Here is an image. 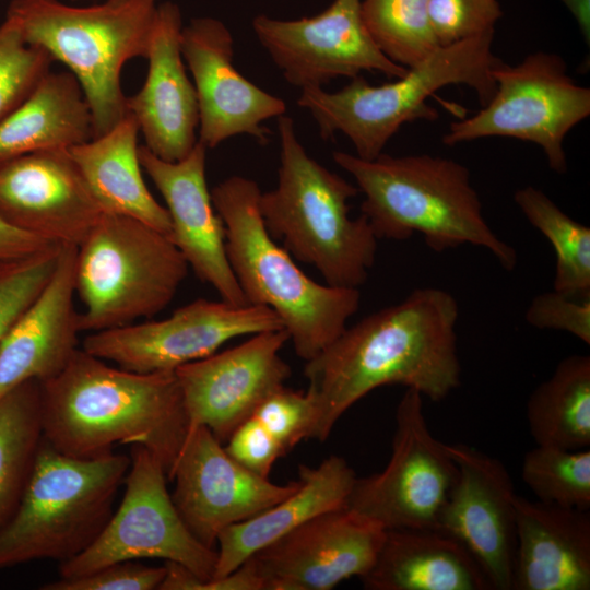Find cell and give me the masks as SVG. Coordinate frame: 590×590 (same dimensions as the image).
Wrapping results in <instances>:
<instances>
[{
  "instance_id": "6da1fadb",
  "label": "cell",
  "mask_w": 590,
  "mask_h": 590,
  "mask_svg": "<svg viewBox=\"0 0 590 590\" xmlns=\"http://www.w3.org/2000/svg\"><path fill=\"white\" fill-rule=\"evenodd\" d=\"M458 316L449 292L423 287L345 328L304 367L315 405L309 438L324 441L354 403L382 386L445 399L460 385Z\"/></svg>"
},
{
  "instance_id": "7a4b0ae2",
  "label": "cell",
  "mask_w": 590,
  "mask_h": 590,
  "mask_svg": "<svg viewBox=\"0 0 590 590\" xmlns=\"http://www.w3.org/2000/svg\"><path fill=\"white\" fill-rule=\"evenodd\" d=\"M43 438L73 458H96L115 445L143 446L167 479L189 430L175 371L135 373L78 349L40 382Z\"/></svg>"
},
{
  "instance_id": "3957f363",
  "label": "cell",
  "mask_w": 590,
  "mask_h": 590,
  "mask_svg": "<svg viewBox=\"0 0 590 590\" xmlns=\"http://www.w3.org/2000/svg\"><path fill=\"white\" fill-rule=\"evenodd\" d=\"M332 157L363 192L361 211L378 239L420 233L436 252L469 244L491 251L506 270L516 267V250L484 219L464 165L428 154L364 160L334 151Z\"/></svg>"
},
{
  "instance_id": "277c9868",
  "label": "cell",
  "mask_w": 590,
  "mask_h": 590,
  "mask_svg": "<svg viewBox=\"0 0 590 590\" xmlns=\"http://www.w3.org/2000/svg\"><path fill=\"white\" fill-rule=\"evenodd\" d=\"M260 193L255 180L235 175L219 182L211 198L225 226L229 266L247 302L279 316L296 355L306 362L344 331L359 307L361 293L306 275L267 231Z\"/></svg>"
},
{
  "instance_id": "5b68a950",
  "label": "cell",
  "mask_w": 590,
  "mask_h": 590,
  "mask_svg": "<svg viewBox=\"0 0 590 590\" xmlns=\"http://www.w3.org/2000/svg\"><path fill=\"white\" fill-rule=\"evenodd\" d=\"M276 187L261 192L259 211L272 238L296 260L312 266L326 284L358 288L373 268L378 238L367 219L350 216L358 188L310 157L288 116L278 118Z\"/></svg>"
},
{
  "instance_id": "8992f818",
  "label": "cell",
  "mask_w": 590,
  "mask_h": 590,
  "mask_svg": "<svg viewBox=\"0 0 590 590\" xmlns=\"http://www.w3.org/2000/svg\"><path fill=\"white\" fill-rule=\"evenodd\" d=\"M160 2L105 0L80 7L60 0H12L5 17L27 44L64 63L76 78L97 138L128 113L121 71L133 58L146 59Z\"/></svg>"
},
{
  "instance_id": "52a82bcc",
  "label": "cell",
  "mask_w": 590,
  "mask_h": 590,
  "mask_svg": "<svg viewBox=\"0 0 590 590\" xmlns=\"http://www.w3.org/2000/svg\"><path fill=\"white\" fill-rule=\"evenodd\" d=\"M493 38L494 32H489L439 46L401 78L382 85H371L357 75L335 92L302 88L297 104L311 114L322 139L341 132L352 142L355 155L376 158L402 125L438 117L426 104L437 90L464 84L482 106L491 101L496 87L492 70L500 61L492 51Z\"/></svg>"
},
{
  "instance_id": "ba28073f",
  "label": "cell",
  "mask_w": 590,
  "mask_h": 590,
  "mask_svg": "<svg viewBox=\"0 0 590 590\" xmlns=\"http://www.w3.org/2000/svg\"><path fill=\"white\" fill-rule=\"evenodd\" d=\"M131 463L126 455L73 458L44 438L22 500L0 532V569L36 559L67 562L102 533Z\"/></svg>"
},
{
  "instance_id": "9c48e42d",
  "label": "cell",
  "mask_w": 590,
  "mask_h": 590,
  "mask_svg": "<svg viewBox=\"0 0 590 590\" xmlns=\"http://www.w3.org/2000/svg\"><path fill=\"white\" fill-rule=\"evenodd\" d=\"M168 236L130 216L103 212L76 247L81 331L97 332L165 309L188 273Z\"/></svg>"
},
{
  "instance_id": "30bf717a",
  "label": "cell",
  "mask_w": 590,
  "mask_h": 590,
  "mask_svg": "<svg viewBox=\"0 0 590 590\" xmlns=\"http://www.w3.org/2000/svg\"><path fill=\"white\" fill-rule=\"evenodd\" d=\"M495 93L470 118L452 122L444 135L445 145L504 137L539 145L548 166L557 174L567 170L564 140L590 115V90L567 73L564 59L536 51L520 63L502 60L493 68Z\"/></svg>"
},
{
  "instance_id": "8fae6325",
  "label": "cell",
  "mask_w": 590,
  "mask_h": 590,
  "mask_svg": "<svg viewBox=\"0 0 590 590\" xmlns=\"http://www.w3.org/2000/svg\"><path fill=\"white\" fill-rule=\"evenodd\" d=\"M130 459L118 509L84 552L60 563V578L84 576L118 562L158 558L210 580L216 551L199 542L180 518L167 491L163 464L139 445L132 446Z\"/></svg>"
},
{
  "instance_id": "7c38bea8",
  "label": "cell",
  "mask_w": 590,
  "mask_h": 590,
  "mask_svg": "<svg viewBox=\"0 0 590 590\" xmlns=\"http://www.w3.org/2000/svg\"><path fill=\"white\" fill-rule=\"evenodd\" d=\"M457 479L458 468L446 444L426 424L422 394L406 388L397 408L386 468L356 477L345 506L386 530H437Z\"/></svg>"
},
{
  "instance_id": "4fadbf2b",
  "label": "cell",
  "mask_w": 590,
  "mask_h": 590,
  "mask_svg": "<svg viewBox=\"0 0 590 590\" xmlns=\"http://www.w3.org/2000/svg\"><path fill=\"white\" fill-rule=\"evenodd\" d=\"M280 329L281 319L267 306L200 298L162 320L91 332L82 349L130 371H175L234 338Z\"/></svg>"
},
{
  "instance_id": "5bb4252c",
  "label": "cell",
  "mask_w": 590,
  "mask_h": 590,
  "mask_svg": "<svg viewBox=\"0 0 590 590\" xmlns=\"http://www.w3.org/2000/svg\"><path fill=\"white\" fill-rule=\"evenodd\" d=\"M361 1L333 0L320 13L297 20L259 14L251 26L284 79L300 90L364 71L401 78L408 68L380 51L364 23Z\"/></svg>"
},
{
  "instance_id": "9a60e30c",
  "label": "cell",
  "mask_w": 590,
  "mask_h": 590,
  "mask_svg": "<svg viewBox=\"0 0 590 590\" xmlns=\"http://www.w3.org/2000/svg\"><path fill=\"white\" fill-rule=\"evenodd\" d=\"M168 480L175 482L172 499L180 518L210 548L226 528L264 511L299 485L275 484L249 471L204 426L189 428Z\"/></svg>"
},
{
  "instance_id": "2e32d148",
  "label": "cell",
  "mask_w": 590,
  "mask_h": 590,
  "mask_svg": "<svg viewBox=\"0 0 590 590\" xmlns=\"http://www.w3.org/2000/svg\"><path fill=\"white\" fill-rule=\"evenodd\" d=\"M288 340L285 329L256 333L176 368L189 428L204 426L224 445L290 378L291 367L280 355Z\"/></svg>"
},
{
  "instance_id": "e0dca14e",
  "label": "cell",
  "mask_w": 590,
  "mask_h": 590,
  "mask_svg": "<svg viewBox=\"0 0 590 590\" xmlns=\"http://www.w3.org/2000/svg\"><path fill=\"white\" fill-rule=\"evenodd\" d=\"M385 534L381 526L344 506L307 520L244 564L264 590H330L371 568Z\"/></svg>"
},
{
  "instance_id": "ac0fdd59",
  "label": "cell",
  "mask_w": 590,
  "mask_h": 590,
  "mask_svg": "<svg viewBox=\"0 0 590 590\" xmlns=\"http://www.w3.org/2000/svg\"><path fill=\"white\" fill-rule=\"evenodd\" d=\"M180 49L198 101V141L214 149L229 138L248 134L266 143L271 132L263 122L285 115L286 104L238 72L228 27L211 16L192 19L182 26Z\"/></svg>"
},
{
  "instance_id": "d6986e66",
  "label": "cell",
  "mask_w": 590,
  "mask_h": 590,
  "mask_svg": "<svg viewBox=\"0 0 590 590\" xmlns=\"http://www.w3.org/2000/svg\"><path fill=\"white\" fill-rule=\"evenodd\" d=\"M458 479L437 530L472 555L491 589L511 590L516 551L515 488L498 459L463 444L446 445Z\"/></svg>"
},
{
  "instance_id": "ffe728a7",
  "label": "cell",
  "mask_w": 590,
  "mask_h": 590,
  "mask_svg": "<svg viewBox=\"0 0 590 590\" xmlns=\"http://www.w3.org/2000/svg\"><path fill=\"white\" fill-rule=\"evenodd\" d=\"M102 213L68 150L0 162V216L14 227L78 247Z\"/></svg>"
},
{
  "instance_id": "44dd1931",
  "label": "cell",
  "mask_w": 590,
  "mask_h": 590,
  "mask_svg": "<svg viewBox=\"0 0 590 590\" xmlns=\"http://www.w3.org/2000/svg\"><path fill=\"white\" fill-rule=\"evenodd\" d=\"M206 150L198 141L186 157L167 162L141 145L139 158L166 203L172 223L169 239L198 279L210 284L222 300L249 304L229 266L225 226L208 188Z\"/></svg>"
},
{
  "instance_id": "7402d4cb",
  "label": "cell",
  "mask_w": 590,
  "mask_h": 590,
  "mask_svg": "<svg viewBox=\"0 0 590 590\" xmlns=\"http://www.w3.org/2000/svg\"><path fill=\"white\" fill-rule=\"evenodd\" d=\"M182 26L179 5L160 2L146 56V79L140 91L127 98V111L137 121L144 146L167 162L182 160L198 142V101L181 55Z\"/></svg>"
},
{
  "instance_id": "603a6c76",
  "label": "cell",
  "mask_w": 590,
  "mask_h": 590,
  "mask_svg": "<svg viewBox=\"0 0 590 590\" xmlns=\"http://www.w3.org/2000/svg\"><path fill=\"white\" fill-rule=\"evenodd\" d=\"M76 246L62 245L55 272L0 344V399L31 380L58 375L78 347Z\"/></svg>"
},
{
  "instance_id": "cb8c5ba5",
  "label": "cell",
  "mask_w": 590,
  "mask_h": 590,
  "mask_svg": "<svg viewBox=\"0 0 590 590\" xmlns=\"http://www.w3.org/2000/svg\"><path fill=\"white\" fill-rule=\"evenodd\" d=\"M514 590L590 589V514L515 497Z\"/></svg>"
},
{
  "instance_id": "d4e9b609",
  "label": "cell",
  "mask_w": 590,
  "mask_h": 590,
  "mask_svg": "<svg viewBox=\"0 0 590 590\" xmlns=\"http://www.w3.org/2000/svg\"><path fill=\"white\" fill-rule=\"evenodd\" d=\"M356 474L337 455L315 468L299 467V485L275 505L226 528L217 539L213 577L219 579L240 567L252 554L307 520L346 505Z\"/></svg>"
},
{
  "instance_id": "484cf974",
  "label": "cell",
  "mask_w": 590,
  "mask_h": 590,
  "mask_svg": "<svg viewBox=\"0 0 590 590\" xmlns=\"http://www.w3.org/2000/svg\"><path fill=\"white\" fill-rule=\"evenodd\" d=\"M361 580L368 590L491 589L463 545L433 529L386 530L377 557Z\"/></svg>"
},
{
  "instance_id": "4316f807",
  "label": "cell",
  "mask_w": 590,
  "mask_h": 590,
  "mask_svg": "<svg viewBox=\"0 0 590 590\" xmlns=\"http://www.w3.org/2000/svg\"><path fill=\"white\" fill-rule=\"evenodd\" d=\"M139 127L127 115L108 132L68 151L103 212L139 220L168 236V211L148 189L139 158Z\"/></svg>"
},
{
  "instance_id": "83f0119b",
  "label": "cell",
  "mask_w": 590,
  "mask_h": 590,
  "mask_svg": "<svg viewBox=\"0 0 590 590\" xmlns=\"http://www.w3.org/2000/svg\"><path fill=\"white\" fill-rule=\"evenodd\" d=\"M93 138L90 106L71 72L49 71L0 121V162L51 150H69Z\"/></svg>"
},
{
  "instance_id": "f1b7e54d",
  "label": "cell",
  "mask_w": 590,
  "mask_h": 590,
  "mask_svg": "<svg viewBox=\"0 0 590 590\" xmlns=\"http://www.w3.org/2000/svg\"><path fill=\"white\" fill-rule=\"evenodd\" d=\"M527 418L538 446H590V357L570 355L531 393Z\"/></svg>"
},
{
  "instance_id": "f546056e",
  "label": "cell",
  "mask_w": 590,
  "mask_h": 590,
  "mask_svg": "<svg viewBox=\"0 0 590 590\" xmlns=\"http://www.w3.org/2000/svg\"><path fill=\"white\" fill-rule=\"evenodd\" d=\"M42 441L40 382L31 380L0 399V532L19 508Z\"/></svg>"
},
{
  "instance_id": "4dcf8cb0",
  "label": "cell",
  "mask_w": 590,
  "mask_h": 590,
  "mask_svg": "<svg viewBox=\"0 0 590 590\" xmlns=\"http://www.w3.org/2000/svg\"><path fill=\"white\" fill-rule=\"evenodd\" d=\"M514 200L532 226L551 243L556 255L554 291L590 295V228L567 215L543 191L524 187Z\"/></svg>"
},
{
  "instance_id": "1f68e13d",
  "label": "cell",
  "mask_w": 590,
  "mask_h": 590,
  "mask_svg": "<svg viewBox=\"0 0 590 590\" xmlns=\"http://www.w3.org/2000/svg\"><path fill=\"white\" fill-rule=\"evenodd\" d=\"M428 1H361L362 16L371 38L394 63L410 68L440 46L430 24Z\"/></svg>"
},
{
  "instance_id": "d6a6232c",
  "label": "cell",
  "mask_w": 590,
  "mask_h": 590,
  "mask_svg": "<svg viewBox=\"0 0 590 590\" xmlns=\"http://www.w3.org/2000/svg\"><path fill=\"white\" fill-rule=\"evenodd\" d=\"M521 476L539 502L590 509V450L538 446L522 461Z\"/></svg>"
},
{
  "instance_id": "836d02e7",
  "label": "cell",
  "mask_w": 590,
  "mask_h": 590,
  "mask_svg": "<svg viewBox=\"0 0 590 590\" xmlns=\"http://www.w3.org/2000/svg\"><path fill=\"white\" fill-rule=\"evenodd\" d=\"M54 59L27 44L16 24H0V121L13 111L50 71Z\"/></svg>"
},
{
  "instance_id": "e575fe53",
  "label": "cell",
  "mask_w": 590,
  "mask_h": 590,
  "mask_svg": "<svg viewBox=\"0 0 590 590\" xmlns=\"http://www.w3.org/2000/svg\"><path fill=\"white\" fill-rule=\"evenodd\" d=\"M61 246L0 262V344L51 279Z\"/></svg>"
},
{
  "instance_id": "d590c367",
  "label": "cell",
  "mask_w": 590,
  "mask_h": 590,
  "mask_svg": "<svg viewBox=\"0 0 590 590\" xmlns=\"http://www.w3.org/2000/svg\"><path fill=\"white\" fill-rule=\"evenodd\" d=\"M428 14L440 46L494 32L503 11L498 0H429Z\"/></svg>"
},
{
  "instance_id": "8d00e7d4",
  "label": "cell",
  "mask_w": 590,
  "mask_h": 590,
  "mask_svg": "<svg viewBox=\"0 0 590 590\" xmlns=\"http://www.w3.org/2000/svg\"><path fill=\"white\" fill-rule=\"evenodd\" d=\"M252 416L274 437L286 455L302 439L309 438L315 422V405L307 391L283 386L270 394Z\"/></svg>"
},
{
  "instance_id": "74e56055",
  "label": "cell",
  "mask_w": 590,
  "mask_h": 590,
  "mask_svg": "<svg viewBox=\"0 0 590 590\" xmlns=\"http://www.w3.org/2000/svg\"><path fill=\"white\" fill-rule=\"evenodd\" d=\"M166 573L165 565L150 567L135 560L107 565L74 578H60L45 583L42 590H155Z\"/></svg>"
},
{
  "instance_id": "f35d334b",
  "label": "cell",
  "mask_w": 590,
  "mask_h": 590,
  "mask_svg": "<svg viewBox=\"0 0 590 590\" xmlns=\"http://www.w3.org/2000/svg\"><path fill=\"white\" fill-rule=\"evenodd\" d=\"M526 319L535 328L566 331L590 344V295L557 291L540 294L530 304Z\"/></svg>"
},
{
  "instance_id": "ab89813d",
  "label": "cell",
  "mask_w": 590,
  "mask_h": 590,
  "mask_svg": "<svg viewBox=\"0 0 590 590\" xmlns=\"http://www.w3.org/2000/svg\"><path fill=\"white\" fill-rule=\"evenodd\" d=\"M225 444L233 459L263 477H269L275 461L285 456L280 444L255 416L239 425Z\"/></svg>"
},
{
  "instance_id": "60d3db41",
  "label": "cell",
  "mask_w": 590,
  "mask_h": 590,
  "mask_svg": "<svg viewBox=\"0 0 590 590\" xmlns=\"http://www.w3.org/2000/svg\"><path fill=\"white\" fill-rule=\"evenodd\" d=\"M51 245L55 244L21 231L0 216V262L33 255Z\"/></svg>"
},
{
  "instance_id": "b9f144b4",
  "label": "cell",
  "mask_w": 590,
  "mask_h": 590,
  "mask_svg": "<svg viewBox=\"0 0 590 590\" xmlns=\"http://www.w3.org/2000/svg\"><path fill=\"white\" fill-rule=\"evenodd\" d=\"M575 16L583 37L590 38V2L589 0H562Z\"/></svg>"
},
{
  "instance_id": "7bdbcfd3",
  "label": "cell",
  "mask_w": 590,
  "mask_h": 590,
  "mask_svg": "<svg viewBox=\"0 0 590 590\" xmlns=\"http://www.w3.org/2000/svg\"><path fill=\"white\" fill-rule=\"evenodd\" d=\"M71 1H84V0H71Z\"/></svg>"
}]
</instances>
